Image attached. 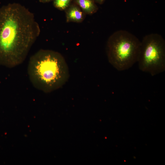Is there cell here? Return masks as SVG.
Returning a JSON list of instances; mask_svg holds the SVG:
<instances>
[{
  "mask_svg": "<svg viewBox=\"0 0 165 165\" xmlns=\"http://www.w3.org/2000/svg\"><path fill=\"white\" fill-rule=\"evenodd\" d=\"M40 33L34 14L18 3L0 8V65L22 64Z\"/></svg>",
  "mask_w": 165,
  "mask_h": 165,
  "instance_id": "obj_1",
  "label": "cell"
},
{
  "mask_svg": "<svg viewBox=\"0 0 165 165\" xmlns=\"http://www.w3.org/2000/svg\"><path fill=\"white\" fill-rule=\"evenodd\" d=\"M28 73L34 87L45 93L60 88L69 77L64 57L59 53L49 50H40L30 57Z\"/></svg>",
  "mask_w": 165,
  "mask_h": 165,
  "instance_id": "obj_2",
  "label": "cell"
},
{
  "mask_svg": "<svg viewBox=\"0 0 165 165\" xmlns=\"http://www.w3.org/2000/svg\"><path fill=\"white\" fill-rule=\"evenodd\" d=\"M141 41L124 30H118L108 38L106 50L109 63L117 70H127L137 62Z\"/></svg>",
  "mask_w": 165,
  "mask_h": 165,
  "instance_id": "obj_3",
  "label": "cell"
},
{
  "mask_svg": "<svg viewBox=\"0 0 165 165\" xmlns=\"http://www.w3.org/2000/svg\"><path fill=\"white\" fill-rule=\"evenodd\" d=\"M137 62L142 71L154 76L165 70V41L160 34L145 35L141 41Z\"/></svg>",
  "mask_w": 165,
  "mask_h": 165,
  "instance_id": "obj_4",
  "label": "cell"
},
{
  "mask_svg": "<svg viewBox=\"0 0 165 165\" xmlns=\"http://www.w3.org/2000/svg\"><path fill=\"white\" fill-rule=\"evenodd\" d=\"M65 13L67 23H81L85 18L86 14L76 4H70L65 9Z\"/></svg>",
  "mask_w": 165,
  "mask_h": 165,
  "instance_id": "obj_5",
  "label": "cell"
},
{
  "mask_svg": "<svg viewBox=\"0 0 165 165\" xmlns=\"http://www.w3.org/2000/svg\"><path fill=\"white\" fill-rule=\"evenodd\" d=\"M75 3L85 14L92 15L96 13L98 7L94 0H74Z\"/></svg>",
  "mask_w": 165,
  "mask_h": 165,
  "instance_id": "obj_6",
  "label": "cell"
},
{
  "mask_svg": "<svg viewBox=\"0 0 165 165\" xmlns=\"http://www.w3.org/2000/svg\"><path fill=\"white\" fill-rule=\"evenodd\" d=\"M54 6L57 9L63 10L67 9L70 4L71 0H53Z\"/></svg>",
  "mask_w": 165,
  "mask_h": 165,
  "instance_id": "obj_7",
  "label": "cell"
},
{
  "mask_svg": "<svg viewBox=\"0 0 165 165\" xmlns=\"http://www.w3.org/2000/svg\"><path fill=\"white\" fill-rule=\"evenodd\" d=\"M95 3L99 4H102L104 3L105 0H94Z\"/></svg>",
  "mask_w": 165,
  "mask_h": 165,
  "instance_id": "obj_8",
  "label": "cell"
},
{
  "mask_svg": "<svg viewBox=\"0 0 165 165\" xmlns=\"http://www.w3.org/2000/svg\"><path fill=\"white\" fill-rule=\"evenodd\" d=\"M40 2L42 3H46L50 2L53 0H39Z\"/></svg>",
  "mask_w": 165,
  "mask_h": 165,
  "instance_id": "obj_9",
  "label": "cell"
}]
</instances>
